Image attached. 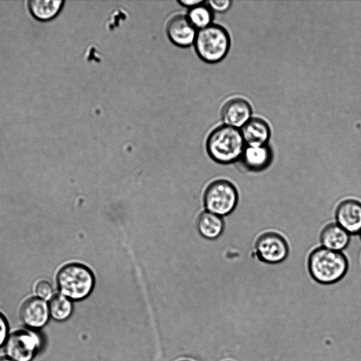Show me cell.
Listing matches in <instances>:
<instances>
[{"label": "cell", "mask_w": 361, "mask_h": 361, "mask_svg": "<svg viewBox=\"0 0 361 361\" xmlns=\"http://www.w3.org/2000/svg\"><path fill=\"white\" fill-rule=\"evenodd\" d=\"M166 31L170 41L180 47H188L193 44L197 31L187 16L175 15L166 24Z\"/></svg>", "instance_id": "cell-10"}, {"label": "cell", "mask_w": 361, "mask_h": 361, "mask_svg": "<svg viewBox=\"0 0 361 361\" xmlns=\"http://www.w3.org/2000/svg\"><path fill=\"white\" fill-rule=\"evenodd\" d=\"M225 361H231V360H225Z\"/></svg>", "instance_id": "cell-26"}, {"label": "cell", "mask_w": 361, "mask_h": 361, "mask_svg": "<svg viewBox=\"0 0 361 361\" xmlns=\"http://www.w3.org/2000/svg\"><path fill=\"white\" fill-rule=\"evenodd\" d=\"M198 56L207 63H216L228 53L230 38L226 30L220 25L211 24L199 30L193 43Z\"/></svg>", "instance_id": "cell-4"}, {"label": "cell", "mask_w": 361, "mask_h": 361, "mask_svg": "<svg viewBox=\"0 0 361 361\" xmlns=\"http://www.w3.org/2000/svg\"><path fill=\"white\" fill-rule=\"evenodd\" d=\"M56 283L61 294L72 301H80L91 295L96 279L89 267L80 262H71L59 270Z\"/></svg>", "instance_id": "cell-3"}, {"label": "cell", "mask_w": 361, "mask_h": 361, "mask_svg": "<svg viewBox=\"0 0 361 361\" xmlns=\"http://www.w3.org/2000/svg\"><path fill=\"white\" fill-rule=\"evenodd\" d=\"M245 141L237 128L220 126L214 128L206 140V150L209 157L221 164H232L240 159L245 149Z\"/></svg>", "instance_id": "cell-2"}, {"label": "cell", "mask_w": 361, "mask_h": 361, "mask_svg": "<svg viewBox=\"0 0 361 361\" xmlns=\"http://www.w3.org/2000/svg\"><path fill=\"white\" fill-rule=\"evenodd\" d=\"M178 3L184 7L190 9L197 6L204 4L203 0H178Z\"/></svg>", "instance_id": "cell-22"}, {"label": "cell", "mask_w": 361, "mask_h": 361, "mask_svg": "<svg viewBox=\"0 0 361 361\" xmlns=\"http://www.w3.org/2000/svg\"><path fill=\"white\" fill-rule=\"evenodd\" d=\"M37 297L44 300H50L53 295V288L51 285L47 281H39L35 288Z\"/></svg>", "instance_id": "cell-19"}, {"label": "cell", "mask_w": 361, "mask_h": 361, "mask_svg": "<svg viewBox=\"0 0 361 361\" xmlns=\"http://www.w3.org/2000/svg\"><path fill=\"white\" fill-rule=\"evenodd\" d=\"M241 134L247 146H263L269 138L270 129L264 120L253 118L243 126Z\"/></svg>", "instance_id": "cell-14"}, {"label": "cell", "mask_w": 361, "mask_h": 361, "mask_svg": "<svg viewBox=\"0 0 361 361\" xmlns=\"http://www.w3.org/2000/svg\"><path fill=\"white\" fill-rule=\"evenodd\" d=\"M336 223L350 235L361 231V202L355 199L341 202L335 211Z\"/></svg>", "instance_id": "cell-9"}, {"label": "cell", "mask_w": 361, "mask_h": 361, "mask_svg": "<svg viewBox=\"0 0 361 361\" xmlns=\"http://www.w3.org/2000/svg\"><path fill=\"white\" fill-rule=\"evenodd\" d=\"M19 315L23 324L30 329H39L44 326L50 317L49 305L38 297L26 299L20 306Z\"/></svg>", "instance_id": "cell-8"}, {"label": "cell", "mask_w": 361, "mask_h": 361, "mask_svg": "<svg viewBox=\"0 0 361 361\" xmlns=\"http://www.w3.org/2000/svg\"><path fill=\"white\" fill-rule=\"evenodd\" d=\"M0 361H14V360L6 355V356L0 357Z\"/></svg>", "instance_id": "cell-23"}, {"label": "cell", "mask_w": 361, "mask_h": 361, "mask_svg": "<svg viewBox=\"0 0 361 361\" xmlns=\"http://www.w3.org/2000/svg\"><path fill=\"white\" fill-rule=\"evenodd\" d=\"M255 249L258 259L267 264H278L284 261L289 254L286 239L275 231H267L256 239Z\"/></svg>", "instance_id": "cell-7"}, {"label": "cell", "mask_w": 361, "mask_h": 361, "mask_svg": "<svg viewBox=\"0 0 361 361\" xmlns=\"http://www.w3.org/2000/svg\"><path fill=\"white\" fill-rule=\"evenodd\" d=\"M205 210L225 216L233 212L238 202V192L235 186L226 179L211 181L203 193Z\"/></svg>", "instance_id": "cell-5"}, {"label": "cell", "mask_w": 361, "mask_h": 361, "mask_svg": "<svg viewBox=\"0 0 361 361\" xmlns=\"http://www.w3.org/2000/svg\"><path fill=\"white\" fill-rule=\"evenodd\" d=\"M307 267L316 282L329 285L338 282L345 276L348 269V261L342 252L321 246L309 255Z\"/></svg>", "instance_id": "cell-1"}, {"label": "cell", "mask_w": 361, "mask_h": 361, "mask_svg": "<svg viewBox=\"0 0 361 361\" xmlns=\"http://www.w3.org/2000/svg\"><path fill=\"white\" fill-rule=\"evenodd\" d=\"M63 4L62 0H30L27 1V8L35 19L47 21L59 13Z\"/></svg>", "instance_id": "cell-16"}, {"label": "cell", "mask_w": 361, "mask_h": 361, "mask_svg": "<svg viewBox=\"0 0 361 361\" xmlns=\"http://www.w3.org/2000/svg\"><path fill=\"white\" fill-rule=\"evenodd\" d=\"M48 305L50 317L58 322L68 319L73 311L72 300L61 293L54 295Z\"/></svg>", "instance_id": "cell-17"}, {"label": "cell", "mask_w": 361, "mask_h": 361, "mask_svg": "<svg viewBox=\"0 0 361 361\" xmlns=\"http://www.w3.org/2000/svg\"><path fill=\"white\" fill-rule=\"evenodd\" d=\"M230 0H209L207 1V6L211 11L216 12H224L230 7Z\"/></svg>", "instance_id": "cell-20"}, {"label": "cell", "mask_w": 361, "mask_h": 361, "mask_svg": "<svg viewBox=\"0 0 361 361\" xmlns=\"http://www.w3.org/2000/svg\"><path fill=\"white\" fill-rule=\"evenodd\" d=\"M180 361H190V360H180Z\"/></svg>", "instance_id": "cell-25"}, {"label": "cell", "mask_w": 361, "mask_h": 361, "mask_svg": "<svg viewBox=\"0 0 361 361\" xmlns=\"http://www.w3.org/2000/svg\"><path fill=\"white\" fill-rule=\"evenodd\" d=\"M251 111V106L246 100L234 98L223 106L221 118L226 125L237 128L250 120Z\"/></svg>", "instance_id": "cell-11"}, {"label": "cell", "mask_w": 361, "mask_h": 361, "mask_svg": "<svg viewBox=\"0 0 361 361\" xmlns=\"http://www.w3.org/2000/svg\"><path fill=\"white\" fill-rule=\"evenodd\" d=\"M319 239L322 247L342 252L348 245L350 235L334 222L326 224L322 228Z\"/></svg>", "instance_id": "cell-13"}, {"label": "cell", "mask_w": 361, "mask_h": 361, "mask_svg": "<svg viewBox=\"0 0 361 361\" xmlns=\"http://www.w3.org/2000/svg\"><path fill=\"white\" fill-rule=\"evenodd\" d=\"M243 166L251 172H260L269 167L272 153L267 145L245 147L240 158Z\"/></svg>", "instance_id": "cell-12"}, {"label": "cell", "mask_w": 361, "mask_h": 361, "mask_svg": "<svg viewBox=\"0 0 361 361\" xmlns=\"http://www.w3.org/2000/svg\"><path fill=\"white\" fill-rule=\"evenodd\" d=\"M359 235H360V238H361V231H360V233H359Z\"/></svg>", "instance_id": "cell-24"}, {"label": "cell", "mask_w": 361, "mask_h": 361, "mask_svg": "<svg viewBox=\"0 0 361 361\" xmlns=\"http://www.w3.org/2000/svg\"><path fill=\"white\" fill-rule=\"evenodd\" d=\"M43 340L35 330L18 329L9 334L5 343L6 356L14 361H31L40 350Z\"/></svg>", "instance_id": "cell-6"}, {"label": "cell", "mask_w": 361, "mask_h": 361, "mask_svg": "<svg viewBox=\"0 0 361 361\" xmlns=\"http://www.w3.org/2000/svg\"><path fill=\"white\" fill-rule=\"evenodd\" d=\"M187 17L196 29H202L211 25L212 13L207 6L201 4L189 10Z\"/></svg>", "instance_id": "cell-18"}, {"label": "cell", "mask_w": 361, "mask_h": 361, "mask_svg": "<svg viewBox=\"0 0 361 361\" xmlns=\"http://www.w3.org/2000/svg\"><path fill=\"white\" fill-rule=\"evenodd\" d=\"M196 228L199 234L204 238L215 240L222 235L225 223L222 216L204 210L197 219Z\"/></svg>", "instance_id": "cell-15"}, {"label": "cell", "mask_w": 361, "mask_h": 361, "mask_svg": "<svg viewBox=\"0 0 361 361\" xmlns=\"http://www.w3.org/2000/svg\"><path fill=\"white\" fill-rule=\"evenodd\" d=\"M8 336V323L5 316L0 312V347L5 344Z\"/></svg>", "instance_id": "cell-21"}]
</instances>
